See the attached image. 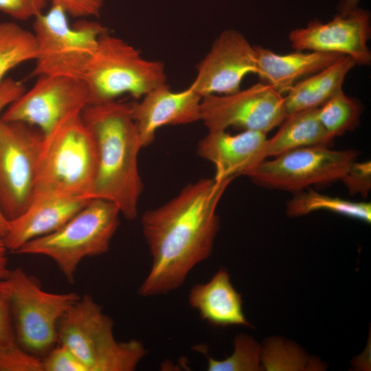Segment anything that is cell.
Masks as SVG:
<instances>
[{
    "instance_id": "26",
    "label": "cell",
    "mask_w": 371,
    "mask_h": 371,
    "mask_svg": "<svg viewBox=\"0 0 371 371\" xmlns=\"http://www.w3.org/2000/svg\"><path fill=\"white\" fill-rule=\"evenodd\" d=\"M261 363L266 370H302L308 368V358L296 346L273 338L262 348Z\"/></svg>"
},
{
    "instance_id": "25",
    "label": "cell",
    "mask_w": 371,
    "mask_h": 371,
    "mask_svg": "<svg viewBox=\"0 0 371 371\" xmlns=\"http://www.w3.org/2000/svg\"><path fill=\"white\" fill-rule=\"evenodd\" d=\"M233 353L224 360H216L210 357L202 348L196 350L203 352L207 359L209 371H257L261 367V346L251 337L239 334L234 340Z\"/></svg>"
},
{
    "instance_id": "4",
    "label": "cell",
    "mask_w": 371,
    "mask_h": 371,
    "mask_svg": "<svg viewBox=\"0 0 371 371\" xmlns=\"http://www.w3.org/2000/svg\"><path fill=\"white\" fill-rule=\"evenodd\" d=\"M113 320L88 294L70 306L60 318L58 344L68 348L87 371H133L147 353L136 339L117 341Z\"/></svg>"
},
{
    "instance_id": "14",
    "label": "cell",
    "mask_w": 371,
    "mask_h": 371,
    "mask_svg": "<svg viewBox=\"0 0 371 371\" xmlns=\"http://www.w3.org/2000/svg\"><path fill=\"white\" fill-rule=\"evenodd\" d=\"M256 72L254 47L238 31L225 30L197 65L196 76L189 87L201 98L230 94L240 89L247 75Z\"/></svg>"
},
{
    "instance_id": "21",
    "label": "cell",
    "mask_w": 371,
    "mask_h": 371,
    "mask_svg": "<svg viewBox=\"0 0 371 371\" xmlns=\"http://www.w3.org/2000/svg\"><path fill=\"white\" fill-rule=\"evenodd\" d=\"M317 109H311L287 115L276 134L267 139L262 150L263 159L302 147H330L334 139L322 126Z\"/></svg>"
},
{
    "instance_id": "10",
    "label": "cell",
    "mask_w": 371,
    "mask_h": 371,
    "mask_svg": "<svg viewBox=\"0 0 371 371\" xmlns=\"http://www.w3.org/2000/svg\"><path fill=\"white\" fill-rule=\"evenodd\" d=\"M43 139L36 126L0 117V213L8 221L33 199Z\"/></svg>"
},
{
    "instance_id": "20",
    "label": "cell",
    "mask_w": 371,
    "mask_h": 371,
    "mask_svg": "<svg viewBox=\"0 0 371 371\" xmlns=\"http://www.w3.org/2000/svg\"><path fill=\"white\" fill-rule=\"evenodd\" d=\"M355 65L351 58L344 56L328 67L295 83L284 96L286 115L322 106L342 89L347 74Z\"/></svg>"
},
{
    "instance_id": "22",
    "label": "cell",
    "mask_w": 371,
    "mask_h": 371,
    "mask_svg": "<svg viewBox=\"0 0 371 371\" xmlns=\"http://www.w3.org/2000/svg\"><path fill=\"white\" fill-rule=\"evenodd\" d=\"M293 193L286 203V214L300 216L317 210H326L366 223L371 221V204L355 202L319 193L310 188Z\"/></svg>"
},
{
    "instance_id": "23",
    "label": "cell",
    "mask_w": 371,
    "mask_h": 371,
    "mask_svg": "<svg viewBox=\"0 0 371 371\" xmlns=\"http://www.w3.org/2000/svg\"><path fill=\"white\" fill-rule=\"evenodd\" d=\"M37 47L32 32L14 22L0 23V84L16 66L35 60Z\"/></svg>"
},
{
    "instance_id": "6",
    "label": "cell",
    "mask_w": 371,
    "mask_h": 371,
    "mask_svg": "<svg viewBox=\"0 0 371 371\" xmlns=\"http://www.w3.org/2000/svg\"><path fill=\"white\" fill-rule=\"evenodd\" d=\"M0 292L8 298L18 344L41 358L58 344V322L80 297L75 292H47L21 268L0 280Z\"/></svg>"
},
{
    "instance_id": "32",
    "label": "cell",
    "mask_w": 371,
    "mask_h": 371,
    "mask_svg": "<svg viewBox=\"0 0 371 371\" xmlns=\"http://www.w3.org/2000/svg\"><path fill=\"white\" fill-rule=\"evenodd\" d=\"M60 6L74 17L95 16L100 14L104 0H47Z\"/></svg>"
},
{
    "instance_id": "11",
    "label": "cell",
    "mask_w": 371,
    "mask_h": 371,
    "mask_svg": "<svg viewBox=\"0 0 371 371\" xmlns=\"http://www.w3.org/2000/svg\"><path fill=\"white\" fill-rule=\"evenodd\" d=\"M38 77L28 91L3 111L1 119L29 124L45 135L65 120L82 113L91 103L83 79L53 75Z\"/></svg>"
},
{
    "instance_id": "18",
    "label": "cell",
    "mask_w": 371,
    "mask_h": 371,
    "mask_svg": "<svg viewBox=\"0 0 371 371\" xmlns=\"http://www.w3.org/2000/svg\"><path fill=\"white\" fill-rule=\"evenodd\" d=\"M256 75L282 94L300 80L328 67L345 55L337 53L297 51L278 54L254 45Z\"/></svg>"
},
{
    "instance_id": "16",
    "label": "cell",
    "mask_w": 371,
    "mask_h": 371,
    "mask_svg": "<svg viewBox=\"0 0 371 371\" xmlns=\"http://www.w3.org/2000/svg\"><path fill=\"white\" fill-rule=\"evenodd\" d=\"M267 139V134L256 131H243L235 135L227 130L207 131L199 142L196 153L214 166L216 181L234 179L264 160L262 150Z\"/></svg>"
},
{
    "instance_id": "2",
    "label": "cell",
    "mask_w": 371,
    "mask_h": 371,
    "mask_svg": "<svg viewBox=\"0 0 371 371\" xmlns=\"http://www.w3.org/2000/svg\"><path fill=\"white\" fill-rule=\"evenodd\" d=\"M81 116L93 134L98 153L89 198L111 201L127 220H134L143 190L137 162L143 147L132 115L131 102L112 100L90 104Z\"/></svg>"
},
{
    "instance_id": "17",
    "label": "cell",
    "mask_w": 371,
    "mask_h": 371,
    "mask_svg": "<svg viewBox=\"0 0 371 371\" xmlns=\"http://www.w3.org/2000/svg\"><path fill=\"white\" fill-rule=\"evenodd\" d=\"M90 200L58 195L34 196L24 212L9 221L8 232L3 238L6 248L16 253L27 242L58 229Z\"/></svg>"
},
{
    "instance_id": "30",
    "label": "cell",
    "mask_w": 371,
    "mask_h": 371,
    "mask_svg": "<svg viewBox=\"0 0 371 371\" xmlns=\"http://www.w3.org/2000/svg\"><path fill=\"white\" fill-rule=\"evenodd\" d=\"M47 0H0V12L20 21L34 19L44 12Z\"/></svg>"
},
{
    "instance_id": "15",
    "label": "cell",
    "mask_w": 371,
    "mask_h": 371,
    "mask_svg": "<svg viewBox=\"0 0 371 371\" xmlns=\"http://www.w3.org/2000/svg\"><path fill=\"white\" fill-rule=\"evenodd\" d=\"M139 102H131L132 115L142 147L150 144L157 129L201 120L202 98L190 87L174 92L165 83L146 93Z\"/></svg>"
},
{
    "instance_id": "12",
    "label": "cell",
    "mask_w": 371,
    "mask_h": 371,
    "mask_svg": "<svg viewBox=\"0 0 371 371\" xmlns=\"http://www.w3.org/2000/svg\"><path fill=\"white\" fill-rule=\"evenodd\" d=\"M286 116L284 95L265 82L224 95L203 97L201 120L207 131H256L267 134Z\"/></svg>"
},
{
    "instance_id": "24",
    "label": "cell",
    "mask_w": 371,
    "mask_h": 371,
    "mask_svg": "<svg viewBox=\"0 0 371 371\" xmlns=\"http://www.w3.org/2000/svg\"><path fill=\"white\" fill-rule=\"evenodd\" d=\"M317 111L322 126L335 139L357 127L363 106L357 99L347 95L341 89L318 107Z\"/></svg>"
},
{
    "instance_id": "5",
    "label": "cell",
    "mask_w": 371,
    "mask_h": 371,
    "mask_svg": "<svg viewBox=\"0 0 371 371\" xmlns=\"http://www.w3.org/2000/svg\"><path fill=\"white\" fill-rule=\"evenodd\" d=\"M120 214L114 203L92 199L60 228L27 242L16 253L52 259L67 280L74 283L82 260L109 251Z\"/></svg>"
},
{
    "instance_id": "9",
    "label": "cell",
    "mask_w": 371,
    "mask_h": 371,
    "mask_svg": "<svg viewBox=\"0 0 371 371\" xmlns=\"http://www.w3.org/2000/svg\"><path fill=\"white\" fill-rule=\"evenodd\" d=\"M359 154L352 148L302 147L264 159L245 175L260 187L295 193L341 181Z\"/></svg>"
},
{
    "instance_id": "7",
    "label": "cell",
    "mask_w": 371,
    "mask_h": 371,
    "mask_svg": "<svg viewBox=\"0 0 371 371\" xmlns=\"http://www.w3.org/2000/svg\"><path fill=\"white\" fill-rule=\"evenodd\" d=\"M91 104L115 100L121 95L143 97L166 83L164 64L144 58L136 48L104 32L82 78Z\"/></svg>"
},
{
    "instance_id": "8",
    "label": "cell",
    "mask_w": 371,
    "mask_h": 371,
    "mask_svg": "<svg viewBox=\"0 0 371 371\" xmlns=\"http://www.w3.org/2000/svg\"><path fill=\"white\" fill-rule=\"evenodd\" d=\"M67 14L51 3L34 19L37 56L33 75L64 76L82 79L106 28L95 21H79L71 25Z\"/></svg>"
},
{
    "instance_id": "19",
    "label": "cell",
    "mask_w": 371,
    "mask_h": 371,
    "mask_svg": "<svg viewBox=\"0 0 371 371\" xmlns=\"http://www.w3.org/2000/svg\"><path fill=\"white\" fill-rule=\"evenodd\" d=\"M188 302L202 319L214 326H251L244 315L241 295L225 269H220L207 282L193 286Z\"/></svg>"
},
{
    "instance_id": "3",
    "label": "cell",
    "mask_w": 371,
    "mask_h": 371,
    "mask_svg": "<svg viewBox=\"0 0 371 371\" xmlns=\"http://www.w3.org/2000/svg\"><path fill=\"white\" fill-rule=\"evenodd\" d=\"M97 165L93 134L81 113L71 116L44 135L34 196L58 195L91 199Z\"/></svg>"
},
{
    "instance_id": "29",
    "label": "cell",
    "mask_w": 371,
    "mask_h": 371,
    "mask_svg": "<svg viewBox=\"0 0 371 371\" xmlns=\"http://www.w3.org/2000/svg\"><path fill=\"white\" fill-rule=\"evenodd\" d=\"M341 181L351 194L366 197L371 189V164L370 161H355L344 175Z\"/></svg>"
},
{
    "instance_id": "27",
    "label": "cell",
    "mask_w": 371,
    "mask_h": 371,
    "mask_svg": "<svg viewBox=\"0 0 371 371\" xmlns=\"http://www.w3.org/2000/svg\"><path fill=\"white\" fill-rule=\"evenodd\" d=\"M0 371H43L42 358L16 343L0 350Z\"/></svg>"
},
{
    "instance_id": "1",
    "label": "cell",
    "mask_w": 371,
    "mask_h": 371,
    "mask_svg": "<svg viewBox=\"0 0 371 371\" xmlns=\"http://www.w3.org/2000/svg\"><path fill=\"white\" fill-rule=\"evenodd\" d=\"M232 180L201 179L143 214L142 227L152 263L139 288L141 296L177 289L195 266L209 258L219 229L217 206Z\"/></svg>"
},
{
    "instance_id": "34",
    "label": "cell",
    "mask_w": 371,
    "mask_h": 371,
    "mask_svg": "<svg viewBox=\"0 0 371 371\" xmlns=\"http://www.w3.org/2000/svg\"><path fill=\"white\" fill-rule=\"evenodd\" d=\"M8 251L3 239L0 238V280L5 278L10 271L8 267Z\"/></svg>"
},
{
    "instance_id": "31",
    "label": "cell",
    "mask_w": 371,
    "mask_h": 371,
    "mask_svg": "<svg viewBox=\"0 0 371 371\" xmlns=\"http://www.w3.org/2000/svg\"><path fill=\"white\" fill-rule=\"evenodd\" d=\"M25 91L23 85L12 78L4 79L0 84V116L12 102ZM9 227V221L0 213V238H3Z\"/></svg>"
},
{
    "instance_id": "28",
    "label": "cell",
    "mask_w": 371,
    "mask_h": 371,
    "mask_svg": "<svg viewBox=\"0 0 371 371\" xmlns=\"http://www.w3.org/2000/svg\"><path fill=\"white\" fill-rule=\"evenodd\" d=\"M43 371H87L79 359L66 346L57 344L43 358Z\"/></svg>"
},
{
    "instance_id": "13",
    "label": "cell",
    "mask_w": 371,
    "mask_h": 371,
    "mask_svg": "<svg viewBox=\"0 0 371 371\" xmlns=\"http://www.w3.org/2000/svg\"><path fill=\"white\" fill-rule=\"evenodd\" d=\"M370 37V14L359 7L345 14L338 13L328 23L311 20L306 27L289 34L295 50L341 54L359 65L371 63L368 45Z\"/></svg>"
},
{
    "instance_id": "35",
    "label": "cell",
    "mask_w": 371,
    "mask_h": 371,
    "mask_svg": "<svg viewBox=\"0 0 371 371\" xmlns=\"http://www.w3.org/2000/svg\"><path fill=\"white\" fill-rule=\"evenodd\" d=\"M359 0H341L337 6L340 14L351 12L358 8Z\"/></svg>"
},
{
    "instance_id": "33",
    "label": "cell",
    "mask_w": 371,
    "mask_h": 371,
    "mask_svg": "<svg viewBox=\"0 0 371 371\" xmlns=\"http://www.w3.org/2000/svg\"><path fill=\"white\" fill-rule=\"evenodd\" d=\"M17 343L10 302L0 292V350Z\"/></svg>"
}]
</instances>
